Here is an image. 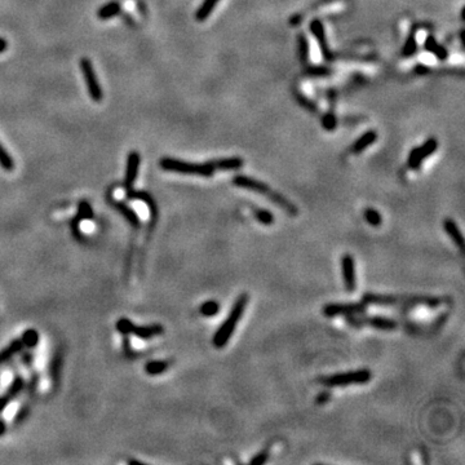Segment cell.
Returning a JSON list of instances; mask_svg holds the SVG:
<instances>
[{
	"label": "cell",
	"mask_w": 465,
	"mask_h": 465,
	"mask_svg": "<svg viewBox=\"0 0 465 465\" xmlns=\"http://www.w3.org/2000/svg\"><path fill=\"white\" fill-rule=\"evenodd\" d=\"M233 184L238 188L242 189H247V190H251V192L259 193V194L265 195L268 199H270L273 203H275L277 206H279L283 211H286L288 215L296 216L299 213L298 207L295 206L292 202H289L287 198L283 197L282 194L279 193L274 192L271 190L270 186H268L266 184L261 183V181H257V180L252 179V177L245 176V175H238V176H234L233 179Z\"/></svg>",
	"instance_id": "cell-1"
},
{
	"label": "cell",
	"mask_w": 465,
	"mask_h": 465,
	"mask_svg": "<svg viewBox=\"0 0 465 465\" xmlns=\"http://www.w3.org/2000/svg\"><path fill=\"white\" fill-rule=\"evenodd\" d=\"M363 301L366 304H374V305L410 308V306L416 305L437 306L442 303V299L429 298V296H392V295L366 294L363 296Z\"/></svg>",
	"instance_id": "cell-2"
},
{
	"label": "cell",
	"mask_w": 465,
	"mask_h": 465,
	"mask_svg": "<svg viewBox=\"0 0 465 465\" xmlns=\"http://www.w3.org/2000/svg\"><path fill=\"white\" fill-rule=\"evenodd\" d=\"M248 300H250V298H248L247 294L241 295V296L237 299L234 305H233L231 310H230V314L227 315V318L225 319L224 323L221 324L220 328L216 331L215 336H213L212 342L216 347L220 349V347H224L225 345L227 344V341H229L231 335L234 333V331H236L237 324L241 321L242 315L245 313Z\"/></svg>",
	"instance_id": "cell-3"
},
{
	"label": "cell",
	"mask_w": 465,
	"mask_h": 465,
	"mask_svg": "<svg viewBox=\"0 0 465 465\" xmlns=\"http://www.w3.org/2000/svg\"><path fill=\"white\" fill-rule=\"evenodd\" d=\"M162 169L168 172H176L183 175H194V176L211 177L215 172L211 162L207 163H192L181 159H175L169 156H164L159 162Z\"/></svg>",
	"instance_id": "cell-4"
},
{
	"label": "cell",
	"mask_w": 465,
	"mask_h": 465,
	"mask_svg": "<svg viewBox=\"0 0 465 465\" xmlns=\"http://www.w3.org/2000/svg\"><path fill=\"white\" fill-rule=\"evenodd\" d=\"M115 328L119 333H122L123 336L133 335L137 339L141 340H149L151 337L159 336L164 333V327L159 323L155 324H149V326H137L133 324L131 322V319L128 318H121L117 323H115Z\"/></svg>",
	"instance_id": "cell-5"
},
{
	"label": "cell",
	"mask_w": 465,
	"mask_h": 465,
	"mask_svg": "<svg viewBox=\"0 0 465 465\" xmlns=\"http://www.w3.org/2000/svg\"><path fill=\"white\" fill-rule=\"evenodd\" d=\"M372 374L370 370H357V371L345 372V374H335L330 376H322L319 383L326 386H346L352 384H366L371 380Z\"/></svg>",
	"instance_id": "cell-6"
},
{
	"label": "cell",
	"mask_w": 465,
	"mask_h": 465,
	"mask_svg": "<svg viewBox=\"0 0 465 465\" xmlns=\"http://www.w3.org/2000/svg\"><path fill=\"white\" fill-rule=\"evenodd\" d=\"M79 66L83 77H84V80H86L89 97L93 101H96V102H100L103 97V92L100 86V82H98V78L97 75H96V71H94V68L93 65H92L91 60L87 59V57H83L79 61Z\"/></svg>",
	"instance_id": "cell-7"
},
{
	"label": "cell",
	"mask_w": 465,
	"mask_h": 465,
	"mask_svg": "<svg viewBox=\"0 0 465 465\" xmlns=\"http://www.w3.org/2000/svg\"><path fill=\"white\" fill-rule=\"evenodd\" d=\"M346 323L353 327L372 326L377 330H394L398 326L394 319H389L385 317H372V318H358L357 315H346Z\"/></svg>",
	"instance_id": "cell-8"
},
{
	"label": "cell",
	"mask_w": 465,
	"mask_h": 465,
	"mask_svg": "<svg viewBox=\"0 0 465 465\" xmlns=\"http://www.w3.org/2000/svg\"><path fill=\"white\" fill-rule=\"evenodd\" d=\"M367 304H328L324 306L323 313L326 317H336V315H359L366 312Z\"/></svg>",
	"instance_id": "cell-9"
},
{
	"label": "cell",
	"mask_w": 465,
	"mask_h": 465,
	"mask_svg": "<svg viewBox=\"0 0 465 465\" xmlns=\"http://www.w3.org/2000/svg\"><path fill=\"white\" fill-rule=\"evenodd\" d=\"M140 164H141V156L139 151H131L127 156V165H126V175H124V188L132 189L135 183L137 181L139 176Z\"/></svg>",
	"instance_id": "cell-10"
},
{
	"label": "cell",
	"mask_w": 465,
	"mask_h": 465,
	"mask_svg": "<svg viewBox=\"0 0 465 465\" xmlns=\"http://www.w3.org/2000/svg\"><path fill=\"white\" fill-rule=\"evenodd\" d=\"M342 277H344V284L347 292L356 291L357 280H356V262L352 255H344L341 259Z\"/></svg>",
	"instance_id": "cell-11"
},
{
	"label": "cell",
	"mask_w": 465,
	"mask_h": 465,
	"mask_svg": "<svg viewBox=\"0 0 465 465\" xmlns=\"http://www.w3.org/2000/svg\"><path fill=\"white\" fill-rule=\"evenodd\" d=\"M310 31H312V34L314 35L315 40L318 41V45H319V48H321V52H322V54H323L324 60L331 61V60L333 59V56H332V52H331L330 47H328V44H327L326 31H324L323 24H322L321 21L315 18V20H313L312 22H310Z\"/></svg>",
	"instance_id": "cell-12"
},
{
	"label": "cell",
	"mask_w": 465,
	"mask_h": 465,
	"mask_svg": "<svg viewBox=\"0 0 465 465\" xmlns=\"http://www.w3.org/2000/svg\"><path fill=\"white\" fill-rule=\"evenodd\" d=\"M25 388V380L22 376H16L12 380V383L9 385V388L7 389L6 394L0 397V412H3L7 407L9 406V403L17 397L21 393V390Z\"/></svg>",
	"instance_id": "cell-13"
},
{
	"label": "cell",
	"mask_w": 465,
	"mask_h": 465,
	"mask_svg": "<svg viewBox=\"0 0 465 465\" xmlns=\"http://www.w3.org/2000/svg\"><path fill=\"white\" fill-rule=\"evenodd\" d=\"M127 199L130 200H141L147 206L149 211H150L151 218H155L158 215V209H156V202L154 200V198L151 197L149 193L139 192V190H133V189H127Z\"/></svg>",
	"instance_id": "cell-14"
},
{
	"label": "cell",
	"mask_w": 465,
	"mask_h": 465,
	"mask_svg": "<svg viewBox=\"0 0 465 465\" xmlns=\"http://www.w3.org/2000/svg\"><path fill=\"white\" fill-rule=\"evenodd\" d=\"M243 159L239 156H233V158H222V159L211 160L213 169L215 171H234L243 167Z\"/></svg>",
	"instance_id": "cell-15"
},
{
	"label": "cell",
	"mask_w": 465,
	"mask_h": 465,
	"mask_svg": "<svg viewBox=\"0 0 465 465\" xmlns=\"http://www.w3.org/2000/svg\"><path fill=\"white\" fill-rule=\"evenodd\" d=\"M424 48L428 50V52L434 54V56H436L439 61H445V60L448 59L447 48H445L443 45L439 44L438 41H437V39L433 35L427 36L425 43H424Z\"/></svg>",
	"instance_id": "cell-16"
},
{
	"label": "cell",
	"mask_w": 465,
	"mask_h": 465,
	"mask_svg": "<svg viewBox=\"0 0 465 465\" xmlns=\"http://www.w3.org/2000/svg\"><path fill=\"white\" fill-rule=\"evenodd\" d=\"M111 204L115 207V208H117V211H118L119 213H122V215L124 216V218H126V220L128 221L131 225H132V226H135V227L139 226L140 218H139V215L135 212V209H132L128 206H126V204L122 203V202H118V200H111Z\"/></svg>",
	"instance_id": "cell-17"
},
{
	"label": "cell",
	"mask_w": 465,
	"mask_h": 465,
	"mask_svg": "<svg viewBox=\"0 0 465 465\" xmlns=\"http://www.w3.org/2000/svg\"><path fill=\"white\" fill-rule=\"evenodd\" d=\"M377 140V133L376 131H368L366 132L365 135H362L354 142L353 147H352V150L353 153H362L363 150H366L368 146H371L375 141Z\"/></svg>",
	"instance_id": "cell-18"
},
{
	"label": "cell",
	"mask_w": 465,
	"mask_h": 465,
	"mask_svg": "<svg viewBox=\"0 0 465 465\" xmlns=\"http://www.w3.org/2000/svg\"><path fill=\"white\" fill-rule=\"evenodd\" d=\"M443 227H445L446 233L450 236V238L456 243L457 247H459L460 250H464V239H462L461 233H460L456 222L451 220V218H446V220L443 221Z\"/></svg>",
	"instance_id": "cell-19"
},
{
	"label": "cell",
	"mask_w": 465,
	"mask_h": 465,
	"mask_svg": "<svg viewBox=\"0 0 465 465\" xmlns=\"http://www.w3.org/2000/svg\"><path fill=\"white\" fill-rule=\"evenodd\" d=\"M416 33H418V27H416V25H412L409 36L406 39V43H404L403 48H402V56L406 57V59L414 56L416 53V50H418Z\"/></svg>",
	"instance_id": "cell-20"
},
{
	"label": "cell",
	"mask_w": 465,
	"mask_h": 465,
	"mask_svg": "<svg viewBox=\"0 0 465 465\" xmlns=\"http://www.w3.org/2000/svg\"><path fill=\"white\" fill-rule=\"evenodd\" d=\"M22 349H24V344L21 342V340H13L8 346L4 347L3 351L0 352V366L8 362L9 359H12L16 354L21 353Z\"/></svg>",
	"instance_id": "cell-21"
},
{
	"label": "cell",
	"mask_w": 465,
	"mask_h": 465,
	"mask_svg": "<svg viewBox=\"0 0 465 465\" xmlns=\"http://www.w3.org/2000/svg\"><path fill=\"white\" fill-rule=\"evenodd\" d=\"M121 3L117 2V0H112L110 3L105 4V6L101 7L100 9L97 11V17L100 20H110V18L115 17V16H118L121 13Z\"/></svg>",
	"instance_id": "cell-22"
},
{
	"label": "cell",
	"mask_w": 465,
	"mask_h": 465,
	"mask_svg": "<svg viewBox=\"0 0 465 465\" xmlns=\"http://www.w3.org/2000/svg\"><path fill=\"white\" fill-rule=\"evenodd\" d=\"M218 2H220V0H203V3L200 4V7L197 9V12H195V20L199 21V22L206 21L209 16L212 15L213 9L217 6Z\"/></svg>",
	"instance_id": "cell-23"
},
{
	"label": "cell",
	"mask_w": 465,
	"mask_h": 465,
	"mask_svg": "<svg viewBox=\"0 0 465 465\" xmlns=\"http://www.w3.org/2000/svg\"><path fill=\"white\" fill-rule=\"evenodd\" d=\"M168 367H169V362L167 361H150L145 365L144 370L150 376H158V375H162Z\"/></svg>",
	"instance_id": "cell-24"
},
{
	"label": "cell",
	"mask_w": 465,
	"mask_h": 465,
	"mask_svg": "<svg viewBox=\"0 0 465 465\" xmlns=\"http://www.w3.org/2000/svg\"><path fill=\"white\" fill-rule=\"evenodd\" d=\"M298 54L299 59H300V62L308 64L310 54L309 41H308V38L305 36V34L303 33L298 35Z\"/></svg>",
	"instance_id": "cell-25"
},
{
	"label": "cell",
	"mask_w": 465,
	"mask_h": 465,
	"mask_svg": "<svg viewBox=\"0 0 465 465\" xmlns=\"http://www.w3.org/2000/svg\"><path fill=\"white\" fill-rule=\"evenodd\" d=\"M21 342L24 344V346L29 347V349H33L35 347L36 345L39 344V340H40V336H39L38 331L34 330V328H29V330L25 331L22 335H21Z\"/></svg>",
	"instance_id": "cell-26"
},
{
	"label": "cell",
	"mask_w": 465,
	"mask_h": 465,
	"mask_svg": "<svg viewBox=\"0 0 465 465\" xmlns=\"http://www.w3.org/2000/svg\"><path fill=\"white\" fill-rule=\"evenodd\" d=\"M437 149H438V142H437L436 139H428L424 144L421 145V146L418 147L419 154L423 159H427L428 156L432 155L433 153H436Z\"/></svg>",
	"instance_id": "cell-27"
},
{
	"label": "cell",
	"mask_w": 465,
	"mask_h": 465,
	"mask_svg": "<svg viewBox=\"0 0 465 465\" xmlns=\"http://www.w3.org/2000/svg\"><path fill=\"white\" fill-rule=\"evenodd\" d=\"M0 167L7 172H12L15 169V160L2 144H0Z\"/></svg>",
	"instance_id": "cell-28"
},
{
	"label": "cell",
	"mask_w": 465,
	"mask_h": 465,
	"mask_svg": "<svg viewBox=\"0 0 465 465\" xmlns=\"http://www.w3.org/2000/svg\"><path fill=\"white\" fill-rule=\"evenodd\" d=\"M253 213L257 221H260L262 225H271L274 222V216L270 211L262 208H253Z\"/></svg>",
	"instance_id": "cell-29"
},
{
	"label": "cell",
	"mask_w": 465,
	"mask_h": 465,
	"mask_svg": "<svg viewBox=\"0 0 465 465\" xmlns=\"http://www.w3.org/2000/svg\"><path fill=\"white\" fill-rule=\"evenodd\" d=\"M218 310H220V304L213 300L206 301L203 305L200 306V313L204 317H213V315L217 314Z\"/></svg>",
	"instance_id": "cell-30"
},
{
	"label": "cell",
	"mask_w": 465,
	"mask_h": 465,
	"mask_svg": "<svg viewBox=\"0 0 465 465\" xmlns=\"http://www.w3.org/2000/svg\"><path fill=\"white\" fill-rule=\"evenodd\" d=\"M78 220H92L93 218V211H92V207L89 206V203L87 202H80L79 207H78Z\"/></svg>",
	"instance_id": "cell-31"
},
{
	"label": "cell",
	"mask_w": 465,
	"mask_h": 465,
	"mask_svg": "<svg viewBox=\"0 0 465 465\" xmlns=\"http://www.w3.org/2000/svg\"><path fill=\"white\" fill-rule=\"evenodd\" d=\"M365 217L367 222L372 226H380L381 225V215L374 208H367L365 211Z\"/></svg>",
	"instance_id": "cell-32"
},
{
	"label": "cell",
	"mask_w": 465,
	"mask_h": 465,
	"mask_svg": "<svg viewBox=\"0 0 465 465\" xmlns=\"http://www.w3.org/2000/svg\"><path fill=\"white\" fill-rule=\"evenodd\" d=\"M322 123H323L324 130L326 131H333L337 126V121H336V115L333 112V110H330V111L327 112L326 115L322 119Z\"/></svg>",
	"instance_id": "cell-33"
},
{
	"label": "cell",
	"mask_w": 465,
	"mask_h": 465,
	"mask_svg": "<svg viewBox=\"0 0 465 465\" xmlns=\"http://www.w3.org/2000/svg\"><path fill=\"white\" fill-rule=\"evenodd\" d=\"M296 97H298L299 102H300L301 105H303V106H305L308 110H313V111H315V110H317L315 103L313 102V101H310L309 98H306L305 96H303V94L298 93V94H296Z\"/></svg>",
	"instance_id": "cell-34"
},
{
	"label": "cell",
	"mask_w": 465,
	"mask_h": 465,
	"mask_svg": "<svg viewBox=\"0 0 465 465\" xmlns=\"http://www.w3.org/2000/svg\"><path fill=\"white\" fill-rule=\"evenodd\" d=\"M268 451L266 450H264V451H261V452L260 453H257L256 456L253 457V459H251V461H250V464H252V465H261V464H264V462L266 461V460H268Z\"/></svg>",
	"instance_id": "cell-35"
},
{
	"label": "cell",
	"mask_w": 465,
	"mask_h": 465,
	"mask_svg": "<svg viewBox=\"0 0 465 465\" xmlns=\"http://www.w3.org/2000/svg\"><path fill=\"white\" fill-rule=\"evenodd\" d=\"M308 71H309V75H314V77H326L330 74V70L326 68H312Z\"/></svg>",
	"instance_id": "cell-36"
},
{
	"label": "cell",
	"mask_w": 465,
	"mask_h": 465,
	"mask_svg": "<svg viewBox=\"0 0 465 465\" xmlns=\"http://www.w3.org/2000/svg\"><path fill=\"white\" fill-rule=\"evenodd\" d=\"M331 399V393L330 392H322L321 394L317 397V403L318 404H324L327 403L328 400Z\"/></svg>",
	"instance_id": "cell-37"
},
{
	"label": "cell",
	"mask_w": 465,
	"mask_h": 465,
	"mask_svg": "<svg viewBox=\"0 0 465 465\" xmlns=\"http://www.w3.org/2000/svg\"><path fill=\"white\" fill-rule=\"evenodd\" d=\"M27 414H29V410H27V407H22V409H21L20 411L17 412V415H16V419H15L16 423H20V421L24 420V419L27 416Z\"/></svg>",
	"instance_id": "cell-38"
},
{
	"label": "cell",
	"mask_w": 465,
	"mask_h": 465,
	"mask_svg": "<svg viewBox=\"0 0 465 465\" xmlns=\"http://www.w3.org/2000/svg\"><path fill=\"white\" fill-rule=\"evenodd\" d=\"M429 71H430V69L428 68V66L420 65V64L416 65V68H415V73H418L419 75H425V74H428Z\"/></svg>",
	"instance_id": "cell-39"
},
{
	"label": "cell",
	"mask_w": 465,
	"mask_h": 465,
	"mask_svg": "<svg viewBox=\"0 0 465 465\" xmlns=\"http://www.w3.org/2000/svg\"><path fill=\"white\" fill-rule=\"evenodd\" d=\"M7 48H8V43H7V40L4 38H0V53H3Z\"/></svg>",
	"instance_id": "cell-40"
},
{
	"label": "cell",
	"mask_w": 465,
	"mask_h": 465,
	"mask_svg": "<svg viewBox=\"0 0 465 465\" xmlns=\"http://www.w3.org/2000/svg\"><path fill=\"white\" fill-rule=\"evenodd\" d=\"M300 20H301L300 16H294V17L289 18V24L294 25V26H295V25H299L301 22Z\"/></svg>",
	"instance_id": "cell-41"
},
{
	"label": "cell",
	"mask_w": 465,
	"mask_h": 465,
	"mask_svg": "<svg viewBox=\"0 0 465 465\" xmlns=\"http://www.w3.org/2000/svg\"><path fill=\"white\" fill-rule=\"evenodd\" d=\"M7 432V424L4 420H0V437L4 436V433Z\"/></svg>",
	"instance_id": "cell-42"
},
{
	"label": "cell",
	"mask_w": 465,
	"mask_h": 465,
	"mask_svg": "<svg viewBox=\"0 0 465 465\" xmlns=\"http://www.w3.org/2000/svg\"><path fill=\"white\" fill-rule=\"evenodd\" d=\"M464 29H461L460 30V43H461V45L462 47H464V43H465V39H464Z\"/></svg>",
	"instance_id": "cell-43"
}]
</instances>
